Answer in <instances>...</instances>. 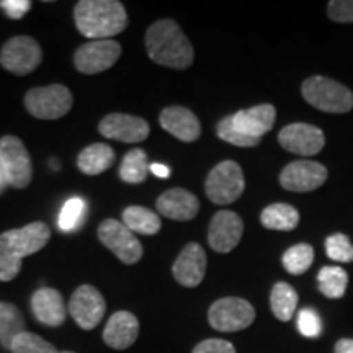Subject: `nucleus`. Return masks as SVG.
Segmentation results:
<instances>
[{"label":"nucleus","instance_id":"1","mask_svg":"<svg viewBox=\"0 0 353 353\" xmlns=\"http://www.w3.org/2000/svg\"><path fill=\"white\" fill-rule=\"evenodd\" d=\"M145 50L154 63L170 69H187L193 64L195 51L179 23L164 19L149 26Z\"/></svg>","mask_w":353,"mask_h":353},{"label":"nucleus","instance_id":"2","mask_svg":"<svg viewBox=\"0 0 353 353\" xmlns=\"http://www.w3.org/2000/svg\"><path fill=\"white\" fill-rule=\"evenodd\" d=\"M74 21L82 37L99 41L125 32L128 13L117 0H81L74 7Z\"/></svg>","mask_w":353,"mask_h":353},{"label":"nucleus","instance_id":"3","mask_svg":"<svg viewBox=\"0 0 353 353\" xmlns=\"http://www.w3.org/2000/svg\"><path fill=\"white\" fill-rule=\"evenodd\" d=\"M50 237L51 229L41 221L0 234V281H12L20 273L21 260L39 252Z\"/></svg>","mask_w":353,"mask_h":353},{"label":"nucleus","instance_id":"4","mask_svg":"<svg viewBox=\"0 0 353 353\" xmlns=\"http://www.w3.org/2000/svg\"><path fill=\"white\" fill-rule=\"evenodd\" d=\"M304 100L325 113H348L353 108V94L343 83L324 76H312L303 82Z\"/></svg>","mask_w":353,"mask_h":353},{"label":"nucleus","instance_id":"5","mask_svg":"<svg viewBox=\"0 0 353 353\" xmlns=\"http://www.w3.org/2000/svg\"><path fill=\"white\" fill-rule=\"evenodd\" d=\"M74 99L70 90L61 83L32 88L25 95V107L30 114L39 120H57L72 108Z\"/></svg>","mask_w":353,"mask_h":353},{"label":"nucleus","instance_id":"6","mask_svg":"<svg viewBox=\"0 0 353 353\" xmlns=\"http://www.w3.org/2000/svg\"><path fill=\"white\" fill-rule=\"evenodd\" d=\"M244 172L234 161L219 162L206 176V196L214 205H231L244 193Z\"/></svg>","mask_w":353,"mask_h":353},{"label":"nucleus","instance_id":"7","mask_svg":"<svg viewBox=\"0 0 353 353\" xmlns=\"http://www.w3.org/2000/svg\"><path fill=\"white\" fill-rule=\"evenodd\" d=\"M208 321L211 327L219 332H237L252 325L255 321V309L252 304L242 298H221L211 304Z\"/></svg>","mask_w":353,"mask_h":353},{"label":"nucleus","instance_id":"8","mask_svg":"<svg viewBox=\"0 0 353 353\" xmlns=\"http://www.w3.org/2000/svg\"><path fill=\"white\" fill-rule=\"evenodd\" d=\"M0 161L10 187L19 190L28 187L33 176L32 157L17 136H3L0 139Z\"/></svg>","mask_w":353,"mask_h":353},{"label":"nucleus","instance_id":"9","mask_svg":"<svg viewBox=\"0 0 353 353\" xmlns=\"http://www.w3.org/2000/svg\"><path fill=\"white\" fill-rule=\"evenodd\" d=\"M43 52L38 41L32 37H13L0 51V64L17 76L32 74L41 64Z\"/></svg>","mask_w":353,"mask_h":353},{"label":"nucleus","instance_id":"10","mask_svg":"<svg viewBox=\"0 0 353 353\" xmlns=\"http://www.w3.org/2000/svg\"><path fill=\"white\" fill-rule=\"evenodd\" d=\"M99 239L123 263H138L143 257V245L125 224L117 219H105L99 226Z\"/></svg>","mask_w":353,"mask_h":353},{"label":"nucleus","instance_id":"11","mask_svg":"<svg viewBox=\"0 0 353 353\" xmlns=\"http://www.w3.org/2000/svg\"><path fill=\"white\" fill-rule=\"evenodd\" d=\"M121 44L113 39H99L82 44L74 54V65L82 74H99L120 59Z\"/></svg>","mask_w":353,"mask_h":353},{"label":"nucleus","instance_id":"12","mask_svg":"<svg viewBox=\"0 0 353 353\" xmlns=\"http://www.w3.org/2000/svg\"><path fill=\"white\" fill-rule=\"evenodd\" d=\"M107 303L103 294L95 286L82 285L74 291L69 301V312L77 325L83 330H92L103 319Z\"/></svg>","mask_w":353,"mask_h":353},{"label":"nucleus","instance_id":"13","mask_svg":"<svg viewBox=\"0 0 353 353\" xmlns=\"http://www.w3.org/2000/svg\"><path fill=\"white\" fill-rule=\"evenodd\" d=\"M278 141H280L281 148L288 152L311 157L324 149L325 136L321 128L306 125V123H293L280 131Z\"/></svg>","mask_w":353,"mask_h":353},{"label":"nucleus","instance_id":"14","mask_svg":"<svg viewBox=\"0 0 353 353\" xmlns=\"http://www.w3.org/2000/svg\"><path fill=\"white\" fill-rule=\"evenodd\" d=\"M327 180V169L314 161H294L280 174V185L288 192L306 193L319 188Z\"/></svg>","mask_w":353,"mask_h":353},{"label":"nucleus","instance_id":"15","mask_svg":"<svg viewBox=\"0 0 353 353\" xmlns=\"http://www.w3.org/2000/svg\"><path fill=\"white\" fill-rule=\"evenodd\" d=\"M244 221L234 211H219L211 219L208 229L210 247L218 254H228L239 245Z\"/></svg>","mask_w":353,"mask_h":353},{"label":"nucleus","instance_id":"16","mask_svg":"<svg viewBox=\"0 0 353 353\" xmlns=\"http://www.w3.org/2000/svg\"><path fill=\"white\" fill-rule=\"evenodd\" d=\"M99 131L103 138L132 144L148 139L151 130L149 123L143 118L126 113H112L100 121Z\"/></svg>","mask_w":353,"mask_h":353},{"label":"nucleus","instance_id":"17","mask_svg":"<svg viewBox=\"0 0 353 353\" xmlns=\"http://www.w3.org/2000/svg\"><path fill=\"white\" fill-rule=\"evenodd\" d=\"M175 280L185 288H195L203 281L206 273V252L196 242H192L180 252L174 267Z\"/></svg>","mask_w":353,"mask_h":353},{"label":"nucleus","instance_id":"18","mask_svg":"<svg viewBox=\"0 0 353 353\" xmlns=\"http://www.w3.org/2000/svg\"><path fill=\"white\" fill-rule=\"evenodd\" d=\"M231 120L242 134L254 139H262V136L267 134L275 125L276 110L268 103L257 105V107L241 110V112L231 114Z\"/></svg>","mask_w":353,"mask_h":353},{"label":"nucleus","instance_id":"19","mask_svg":"<svg viewBox=\"0 0 353 353\" xmlns=\"http://www.w3.org/2000/svg\"><path fill=\"white\" fill-rule=\"evenodd\" d=\"M161 126L183 143H193L200 138L201 125L192 110L185 107H167L162 110Z\"/></svg>","mask_w":353,"mask_h":353},{"label":"nucleus","instance_id":"20","mask_svg":"<svg viewBox=\"0 0 353 353\" xmlns=\"http://www.w3.org/2000/svg\"><path fill=\"white\" fill-rule=\"evenodd\" d=\"M139 335V321L130 311H118L110 317L103 330V342L114 350H126Z\"/></svg>","mask_w":353,"mask_h":353},{"label":"nucleus","instance_id":"21","mask_svg":"<svg viewBox=\"0 0 353 353\" xmlns=\"http://www.w3.org/2000/svg\"><path fill=\"white\" fill-rule=\"evenodd\" d=\"M156 205L159 213L174 221H190L200 211L198 198L185 188L167 190L157 198Z\"/></svg>","mask_w":353,"mask_h":353},{"label":"nucleus","instance_id":"22","mask_svg":"<svg viewBox=\"0 0 353 353\" xmlns=\"http://www.w3.org/2000/svg\"><path fill=\"white\" fill-rule=\"evenodd\" d=\"M32 311L37 319L50 327H59L64 324L68 309H65L64 298L54 288H41L34 291L32 296Z\"/></svg>","mask_w":353,"mask_h":353},{"label":"nucleus","instance_id":"23","mask_svg":"<svg viewBox=\"0 0 353 353\" xmlns=\"http://www.w3.org/2000/svg\"><path fill=\"white\" fill-rule=\"evenodd\" d=\"M114 162V151L108 144L95 143L79 154L77 167L85 175H99L108 170Z\"/></svg>","mask_w":353,"mask_h":353},{"label":"nucleus","instance_id":"24","mask_svg":"<svg viewBox=\"0 0 353 353\" xmlns=\"http://www.w3.org/2000/svg\"><path fill=\"white\" fill-rule=\"evenodd\" d=\"M260 223L272 231H293L299 223V213L294 206L273 203L260 214Z\"/></svg>","mask_w":353,"mask_h":353},{"label":"nucleus","instance_id":"25","mask_svg":"<svg viewBox=\"0 0 353 353\" xmlns=\"http://www.w3.org/2000/svg\"><path fill=\"white\" fill-rule=\"evenodd\" d=\"M123 224L134 234L143 236H154L161 231V218L154 211L144 208V206H128L123 211Z\"/></svg>","mask_w":353,"mask_h":353},{"label":"nucleus","instance_id":"26","mask_svg":"<svg viewBox=\"0 0 353 353\" xmlns=\"http://www.w3.org/2000/svg\"><path fill=\"white\" fill-rule=\"evenodd\" d=\"M25 332V319L15 304L0 301V345L10 348L12 342Z\"/></svg>","mask_w":353,"mask_h":353},{"label":"nucleus","instance_id":"27","mask_svg":"<svg viewBox=\"0 0 353 353\" xmlns=\"http://www.w3.org/2000/svg\"><path fill=\"white\" fill-rule=\"evenodd\" d=\"M270 307L278 321L288 322L298 307V293L288 283H276L270 294Z\"/></svg>","mask_w":353,"mask_h":353},{"label":"nucleus","instance_id":"28","mask_svg":"<svg viewBox=\"0 0 353 353\" xmlns=\"http://www.w3.org/2000/svg\"><path fill=\"white\" fill-rule=\"evenodd\" d=\"M149 175L148 156L143 149H132L125 156L120 167V176L123 182L138 185L143 183Z\"/></svg>","mask_w":353,"mask_h":353},{"label":"nucleus","instance_id":"29","mask_svg":"<svg viewBox=\"0 0 353 353\" xmlns=\"http://www.w3.org/2000/svg\"><path fill=\"white\" fill-rule=\"evenodd\" d=\"M319 291L330 299H339L345 294L348 285L347 272L341 267H324L317 275Z\"/></svg>","mask_w":353,"mask_h":353},{"label":"nucleus","instance_id":"30","mask_svg":"<svg viewBox=\"0 0 353 353\" xmlns=\"http://www.w3.org/2000/svg\"><path fill=\"white\" fill-rule=\"evenodd\" d=\"M314 262V249L309 244H298L288 249L283 255V267L291 275H303Z\"/></svg>","mask_w":353,"mask_h":353},{"label":"nucleus","instance_id":"31","mask_svg":"<svg viewBox=\"0 0 353 353\" xmlns=\"http://www.w3.org/2000/svg\"><path fill=\"white\" fill-rule=\"evenodd\" d=\"M87 214V205L82 198H70V200L65 201V205L61 210L59 219H57V224H59V229L63 232H70L76 231L77 228H81Z\"/></svg>","mask_w":353,"mask_h":353},{"label":"nucleus","instance_id":"32","mask_svg":"<svg viewBox=\"0 0 353 353\" xmlns=\"http://www.w3.org/2000/svg\"><path fill=\"white\" fill-rule=\"evenodd\" d=\"M12 353H59L52 343L46 342L37 334L25 332L20 334L10 347Z\"/></svg>","mask_w":353,"mask_h":353},{"label":"nucleus","instance_id":"33","mask_svg":"<svg viewBox=\"0 0 353 353\" xmlns=\"http://www.w3.org/2000/svg\"><path fill=\"white\" fill-rule=\"evenodd\" d=\"M216 132H218V138L226 141V143L237 145V148H254L260 143V139H254L249 138V136L242 134V132L234 126V123L231 120V114L226 118H223L218 123V128H216Z\"/></svg>","mask_w":353,"mask_h":353},{"label":"nucleus","instance_id":"34","mask_svg":"<svg viewBox=\"0 0 353 353\" xmlns=\"http://www.w3.org/2000/svg\"><path fill=\"white\" fill-rule=\"evenodd\" d=\"M325 252L334 262L352 263L353 262V244L345 234H332L325 241Z\"/></svg>","mask_w":353,"mask_h":353},{"label":"nucleus","instance_id":"35","mask_svg":"<svg viewBox=\"0 0 353 353\" xmlns=\"http://www.w3.org/2000/svg\"><path fill=\"white\" fill-rule=\"evenodd\" d=\"M298 329L304 337H319L322 322L314 309H303L298 314Z\"/></svg>","mask_w":353,"mask_h":353},{"label":"nucleus","instance_id":"36","mask_svg":"<svg viewBox=\"0 0 353 353\" xmlns=\"http://www.w3.org/2000/svg\"><path fill=\"white\" fill-rule=\"evenodd\" d=\"M327 15L337 23H353V0H332L329 2Z\"/></svg>","mask_w":353,"mask_h":353},{"label":"nucleus","instance_id":"37","mask_svg":"<svg viewBox=\"0 0 353 353\" xmlns=\"http://www.w3.org/2000/svg\"><path fill=\"white\" fill-rule=\"evenodd\" d=\"M192 353H236V348L223 339H208L198 343Z\"/></svg>","mask_w":353,"mask_h":353},{"label":"nucleus","instance_id":"38","mask_svg":"<svg viewBox=\"0 0 353 353\" xmlns=\"http://www.w3.org/2000/svg\"><path fill=\"white\" fill-rule=\"evenodd\" d=\"M0 8L13 20H20L32 10L30 0H0Z\"/></svg>","mask_w":353,"mask_h":353},{"label":"nucleus","instance_id":"39","mask_svg":"<svg viewBox=\"0 0 353 353\" xmlns=\"http://www.w3.org/2000/svg\"><path fill=\"white\" fill-rule=\"evenodd\" d=\"M334 353H353V339H341L335 343Z\"/></svg>","mask_w":353,"mask_h":353},{"label":"nucleus","instance_id":"40","mask_svg":"<svg viewBox=\"0 0 353 353\" xmlns=\"http://www.w3.org/2000/svg\"><path fill=\"white\" fill-rule=\"evenodd\" d=\"M149 172H152L159 179H167L170 175V169L164 164H149Z\"/></svg>","mask_w":353,"mask_h":353},{"label":"nucleus","instance_id":"41","mask_svg":"<svg viewBox=\"0 0 353 353\" xmlns=\"http://www.w3.org/2000/svg\"><path fill=\"white\" fill-rule=\"evenodd\" d=\"M8 187L7 179H6V172H3V165L2 161H0V193H3V190Z\"/></svg>","mask_w":353,"mask_h":353},{"label":"nucleus","instance_id":"42","mask_svg":"<svg viewBox=\"0 0 353 353\" xmlns=\"http://www.w3.org/2000/svg\"><path fill=\"white\" fill-rule=\"evenodd\" d=\"M59 353H74V352H59Z\"/></svg>","mask_w":353,"mask_h":353}]
</instances>
